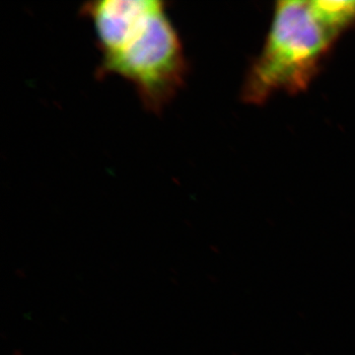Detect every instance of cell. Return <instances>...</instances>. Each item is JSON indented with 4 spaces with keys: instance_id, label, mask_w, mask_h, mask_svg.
<instances>
[{
    "instance_id": "1",
    "label": "cell",
    "mask_w": 355,
    "mask_h": 355,
    "mask_svg": "<svg viewBox=\"0 0 355 355\" xmlns=\"http://www.w3.org/2000/svg\"><path fill=\"white\" fill-rule=\"evenodd\" d=\"M355 24V1H279L242 97L261 105L277 92L307 89L340 35Z\"/></svg>"
},
{
    "instance_id": "2",
    "label": "cell",
    "mask_w": 355,
    "mask_h": 355,
    "mask_svg": "<svg viewBox=\"0 0 355 355\" xmlns=\"http://www.w3.org/2000/svg\"><path fill=\"white\" fill-rule=\"evenodd\" d=\"M167 10L164 1L139 0L120 31L98 46V78L125 79L144 109L155 114L179 94L189 72L183 42Z\"/></svg>"
}]
</instances>
